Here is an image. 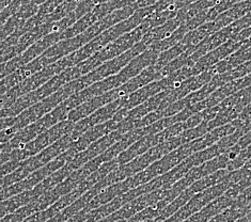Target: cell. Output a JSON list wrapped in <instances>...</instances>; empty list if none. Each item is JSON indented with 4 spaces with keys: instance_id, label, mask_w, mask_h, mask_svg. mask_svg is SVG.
<instances>
[{
    "instance_id": "obj_17",
    "label": "cell",
    "mask_w": 251,
    "mask_h": 222,
    "mask_svg": "<svg viewBox=\"0 0 251 222\" xmlns=\"http://www.w3.org/2000/svg\"><path fill=\"white\" fill-rule=\"evenodd\" d=\"M22 165V163H19V161H13V160H10L8 163H5L1 166V174H2V177H4L5 175H8V174L14 172L17 168H20Z\"/></svg>"
},
{
    "instance_id": "obj_5",
    "label": "cell",
    "mask_w": 251,
    "mask_h": 222,
    "mask_svg": "<svg viewBox=\"0 0 251 222\" xmlns=\"http://www.w3.org/2000/svg\"><path fill=\"white\" fill-rule=\"evenodd\" d=\"M242 46L243 42H237L235 40L230 39L229 41H226L225 44L217 47L216 49L206 53L205 56H203L198 60V62L195 64V67H193L195 76L203 73V72H205L208 69L214 67L215 64L223 61L224 59L231 56L233 52L237 51Z\"/></svg>"
},
{
    "instance_id": "obj_6",
    "label": "cell",
    "mask_w": 251,
    "mask_h": 222,
    "mask_svg": "<svg viewBox=\"0 0 251 222\" xmlns=\"http://www.w3.org/2000/svg\"><path fill=\"white\" fill-rule=\"evenodd\" d=\"M119 99H122V98L119 97L117 89L112 90V91H110V92H107V93H104L101 95H98V97L88 99L87 101H85V103H82L81 105L77 106L75 109L72 110L69 113L68 120H70L71 122L77 123L78 121H80V120L92 115L93 112L99 110L100 108L104 107L105 105L109 104V103H112V101H115Z\"/></svg>"
},
{
    "instance_id": "obj_19",
    "label": "cell",
    "mask_w": 251,
    "mask_h": 222,
    "mask_svg": "<svg viewBox=\"0 0 251 222\" xmlns=\"http://www.w3.org/2000/svg\"><path fill=\"white\" fill-rule=\"evenodd\" d=\"M160 0H137V2L135 3L137 9H141V8H148V7H152V5L156 4Z\"/></svg>"
},
{
    "instance_id": "obj_1",
    "label": "cell",
    "mask_w": 251,
    "mask_h": 222,
    "mask_svg": "<svg viewBox=\"0 0 251 222\" xmlns=\"http://www.w3.org/2000/svg\"><path fill=\"white\" fill-rule=\"evenodd\" d=\"M147 32V29L142 25H140L136 29L131 30L130 32L125 33L121 35L120 38H118L116 41L111 42L110 44L105 46L104 49H101L97 53H94L92 57L86 60V61L79 63L78 68L81 72L82 76L90 73V72H92L95 69H98L103 63L121 56L124 52H126L130 49H133L136 44H138L139 42L142 41Z\"/></svg>"
},
{
    "instance_id": "obj_22",
    "label": "cell",
    "mask_w": 251,
    "mask_h": 222,
    "mask_svg": "<svg viewBox=\"0 0 251 222\" xmlns=\"http://www.w3.org/2000/svg\"><path fill=\"white\" fill-rule=\"evenodd\" d=\"M250 173H251V172H250ZM250 177H251V174H250Z\"/></svg>"
},
{
    "instance_id": "obj_15",
    "label": "cell",
    "mask_w": 251,
    "mask_h": 222,
    "mask_svg": "<svg viewBox=\"0 0 251 222\" xmlns=\"http://www.w3.org/2000/svg\"><path fill=\"white\" fill-rule=\"evenodd\" d=\"M26 22V20H22L20 17H17L14 15L11 19L2 25L1 28V41H4L7 38H9L10 35L13 34L17 29H19L24 23Z\"/></svg>"
},
{
    "instance_id": "obj_16",
    "label": "cell",
    "mask_w": 251,
    "mask_h": 222,
    "mask_svg": "<svg viewBox=\"0 0 251 222\" xmlns=\"http://www.w3.org/2000/svg\"><path fill=\"white\" fill-rule=\"evenodd\" d=\"M23 1L24 0H13L11 3H9L7 7L4 9H2L1 11V25H4L11 17H13L14 15L17 14V12L20 11L21 7L23 5Z\"/></svg>"
},
{
    "instance_id": "obj_7",
    "label": "cell",
    "mask_w": 251,
    "mask_h": 222,
    "mask_svg": "<svg viewBox=\"0 0 251 222\" xmlns=\"http://www.w3.org/2000/svg\"><path fill=\"white\" fill-rule=\"evenodd\" d=\"M165 90H168L165 79L155 80L151 83H149L148 86H145L143 88L137 90L136 92L127 95V97L122 98L121 108H126L128 110L134 109L135 107L143 104L149 99H151L154 95L165 91Z\"/></svg>"
},
{
    "instance_id": "obj_13",
    "label": "cell",
    "mask_w": 251,
    "mask_h": 222,
    "mask_svg": "<svg viewBox=\"0 0 251 222\" xmlns=\"http://www.w3.org/2000/svg\"><path fill=\"white\" fill-rule=\"evenodd\" d=\"M194 47H196V46H189L187 44L183 43V42H181V43H178L176 46L171 47V49H169L168 50H165L163 52H160L157 60H156V62L154 63L155 68H156L159 72L161 69L165 68L167 64L170 63L171 61H173V60H176V58L180 57L182 53H184L189 49H194Z\"/></svg>"
},
{
    "instance_id": "obj_11",
    "label": "cell",
    "mask_w": 251,
    "mask_h": 222,
    "mask_svg": "<svg viewBox=\"0 0 251 222\" xmlns=\"http://www.w3.org/2000/svg\"><path fill=\"white\" fill-rule=\"evenodd\" d=\"M124 201L122 196L116 197L111 202L101 205L98 208L93 209L92 212L88 214L87 222H99L107 217H109L112 214H115L117 211H119L122 206H124Z\"/></svg>"
},
{
    "instance_id": "obj_4",
    "label": "cell",
    "mask_w": 251,
    "mask_h": 222,
    "mask_svg": "<svg viewBox=\"0 0 251 222\" xmlns=\"http://www.w3.org/2000/svg\"><path fill=\"white\" fill-rule=\"evenodd\" d=\"M120 109H121V99L105 105L104 107L100 108L99 110L93 112L92 115L75 123L74 129L72 130L71 136L73 137V139L76 141L81 135L85 134L88 129H90L91 127H93V126L109 121V120H111L113 117H115L116 113Z\"/></svg>"
},
{
    "instance_id": "obj_20",
    "label": "cell",
    "mask_w": 251,
    "mask_h": 222,
    "mask_svg": "<svg viewBox=\"0 0 251 222\" xmlns=\"http://www.w3.org/2000/svg\"><path fill=\"white\" fill-rule=\"evenodd\" d=\"M249 117H251V101L250 103L245 107V109L243 110V112L241 113V116H240V118L238 119H241V120H246V119H248Z\"/></svg>"
},
{
    "instance_id": "obj_9",
    "label": "cell",
    "mask_w": 251,
    "mask_h": 222,
    "mask_svg": "<svg viewBox=\"0 0 251 222\" xmlns=\"http://www.w3.org/2000/svg\"><path fill=\"white\" fill-rule=\"evenodd\" d=\"M40 197V195L37 193V190L33 188L31 190L24 191L22 194L13 196L9 197V199L2 201L1 211H0V213H1V217H4V216L16 212L17 209L27 205V204L33 201L35 197Z\"/></svg>"
},
{
    "instance_id": "obj_21",
    "label": "cell",
    "mask_w": 251,
    "mask_h": 222,
    "mask_svg": "<svg viewBox=\"0 0 251 222\" xmlns=\"http://www.w3.org/2000/svg\"><path fill=\"white\" fill-rule=\"evenodd\" d=\"M31 2H33V3H35V4H38V5H41L42 3H44V2H46L47 0H30Z\"/></svg>"
},
{
    "instance_id": "obj_10",
    "label": "cell",
    "mask_w": 251,
    "mask_h": 222,
    "mask_svg": "<svg viewBox=\"0 0 251 222\" xmlns=\"http://www.w3.org/2000/svg\"><path fill=\"white\" fill-rule=\"evenodd\" d=\"M182 25H183V24H181V22L178 21L176 17H175V19L168 21L167 23L163 24V25L157 26L155 28H152L151 30H149V31L145 34V37H143L142 41L145 42V43L149 47H150V45L152 43H154V42L165 40L167 38L171 37L172 33L175 32L176 30Z\"/></svg>"
},
{
    "instance_id": "obj_14",
    "label": "cell",
    "mask_w": 251,
    "mask_h": 222,
    "mask_svg": "<svg viewBox=\"0 0 251 222\" xmlns=\"http://www.w3.org/2000/svg\"><path fill=\"white\" fill-rule=\"evenodd\" d=\"M226 65H228L229 71L235 69L237 67H240L241 64L251 61V47H248V49H244V47H241L237 51L233 52L231 56L228 58H226Z\"/></svg>"
},
{
    "instance_id": "obj_2",
    "label": "cell",
    "mask_w": 251,
    "mask_h": 222,
    "mask_svg": "<svg viewBox=\"0 0 251 222\" xmlns=\"http://www.w3.org/2000/svg\"><path fill=\"white\" fill-rule=\"evenodd\" d=\"M149 49V46L141 41L138 44H136L133 49H130L126 52H124L123 55L119 56L115 59L109 60L105 63H103L98 69L93 70L90 73L82 76V79L85 80L86 85L89 87L93 85L94 82H98L100 80H103L105 78H108L110 76L117 75L118 73L126 67V65L131 61V60L138 57L140 53L146 51Z\"/></svg>"
},
{
    "instance_id": "obj_3",
    "label": "cell",
    "mask_w": 251,
    "mask_h": 222,
    "mask_svg": "<svg viewBox=\"0 0 251 222\" xmlns=\"http://www.w3.org/2000/svg\"><path fill=\"white\" fill-rule=\"evenodd\" d=\"M53 62H56L53 59L42 55L41 57L33 60V61L24 65L20 70L15 71L14 73L2 78L1 85H0V87H1V95L7 93L12 88L20 85L24 80H26L27 78L31 77L34 74L39 73V72L43 71L47 67H50Z\"/></svg>"
},
{
    "instance_id": "obj_18",
    "label": "cell",
    "mask_w": 251,
    "mask_h": 222,
    "mask_svg": "<svg viewBox=\"0 0 251 222\" xmlns=\"http://www.w3.org/2000/svg\"><path fill=\"white\" fill-rule=\"evenodd\" d=\"M237 145L240 146L242 148H246L247 147H249L251 145V130L248 131V133H246L241 138Z\"/></svg>"
},
{
    "instance_id": "obj_8",
    "label": "cell",
    "mask_w": 251,
    "mask_h": 222,
    "mask_svg": "<svg viewBox=\"0 0 251 222\" xmlns=\"http://www.w3.org/2000/svg\"><path fill=\"white\" fill-rule=\"evenodd\" d=\"M83 45L85 44H83L81 38L79 35H77V37L74 38L59 41L58 43L52 45L50 49H47L44 52V56L51 58L55 60V61H58V60H60L71 55V53L75 52L76 50H78Z\"/></svg>"
},
{
    "instance_id": "obj_12",
    "label": "cell",
    "mask_w": 251,
    "mask_h": 222,
    "mask_svg": "<svg viewBox=\"0 0 251 222\" xmlns=\"http://www.w3.org/2000/svg\"><path fill=\"white\" fill-rule=\"evenodd\" d=\"M188 32L189 31L187 30V28L185 27V25L183 24L182 26L178 27L176 30V31L172 33L171 37L167 38L165 40H160V41L154 42V43H152L150 45V47H149V49H153L155 51H157L158 53L163 52L165 50H168L169 49H171V47L176 46L178 43H181L185 35H186Z\"/></svg>"
}]
</instances>
